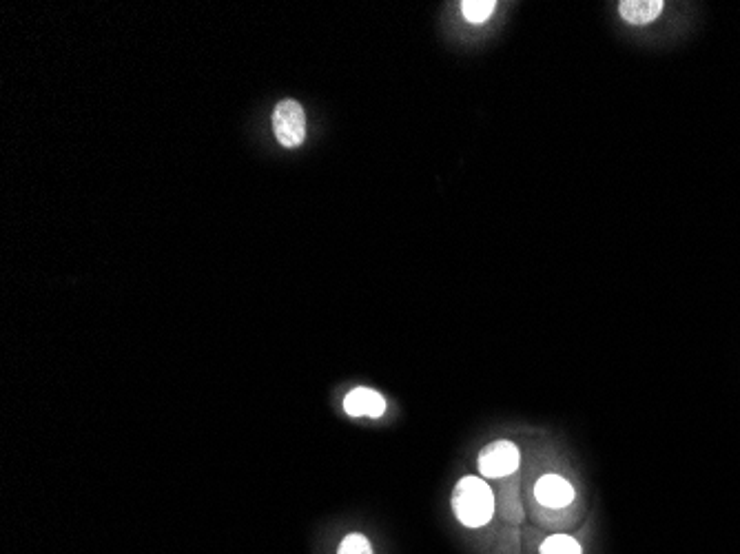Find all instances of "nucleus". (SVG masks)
I'll list each match as a JSON object with an SVG mask.
<instances>
[{
    "instance_id": "nucleus-1",
    "label": "nucleus",
    "mask_w": 740,
    "mask_h": 554,
    "mask_svg": "<svg viewBox=\"0 0 740 554\" xmlns=\"http://www.w3.org/2000/svg\"><path fill=\"white\" fill-rule=\"evenodd\" d=\"M452 510L468 528H481L495 515V495L486 481L464 477L452 492Z\"/></svg>"
},
{
    "instance_id": "nucleus-4",
    "label": "nucleus",
    "mask_w": 740,
    "mask_h": 554,
    "mask_svg": "<svg viewBox=\"0 0 740 554\" xmlns=\"http://www.w3.org/2000/svg\"><path fill=\"white\" fill-rule=\"evenodd\" d=\"M534 497L546 508H565L574 501V488L561 475H546L534 486Z\"/></svg>"
},
{
    "instance_id": "nucleus-5",
    "label": "nucleus",
    "mask_w": 740,
    "mask_h": 554,
    "mask_svg": "<svg viewBox=\"0 0 740 554\" xmlns=\"http://www.w3.org/2000/svg\"><path fill=\"white\" fill-rule=\"evenodd\" d=\"M344 410L351 417H382L386 413V399L373 388H355L344 399Z\"/></svg>"
},
{
    "instance_id": "nucleus-8",
    "label": "nucleus",
    "mask_w": 740,
    "mask_h": 554,
    "mask_svg": "<svg viewBox=\"0 0 740 554\" xmlns=\"http://www.w3.org/2000/svg\"><path fill=\"white\" fill-rule=\"evenodd\" d=\"M541 554H581V546L577 539L568 535H552L550 539L543 541Z\"/></svg>"
},
{
    "instance_id": "nucleus-6",
    "label": "nucleus",
    "mask_w": 740,
    "mask_h": 554,
    "mask_svg": "<svg viewBox=\"0 0 740 554\" xmlns=\"http://www.w3.org/2000/svg\"><path fill=\"white\" fill-rule=\"evenodd\" d=\"M663 9L665 3H661V0H623V3H619L621 18L634 27L654 23L663 14Z\"/></svg>"
},
{
    "instance_id": "nucleus-7",
    "label": "nucleus",
    "mask_w": 740,
    "mask_h": 554,
    "mask_svg": "<svg viewBox=\"0 0 740 554\" xmlns=\"http://www.w3.org/2000/svg\"><path fill=\"white\" fill-rule=\"evenodd\" d=\"M495 9H497L495 0H466V3H461V14H464V18L472 25L486 23V20L495 14Z\"/></svg>"
},
{
    "instance_id": "nucleus-9",
    "label": "nucleus",
    "mask_w": 740,
    "mask_h": 554,
    "mask_svg": "<svg viewBox=\"0 0 740 554\" xmlns=\"http://www.w3.org/2000/svg\"><path fill=\"white\" fill-rule=\"evenodd\" d=\"M337 554H373V548H370V541L364 535H348Z\"/></svg>"
},
{
    "instance_id": "nucleus-2",
    "label": "nucleus",
    "mask_w": 740,
    "mask_h": 554,
    "mask_svg": "<svg viewBox=\"0 0 740 554\" xmlns=\"http://www.w3.org/2000/svg\"><path fill=\"white\" fill-rule=\"evenodd\" d=\"M275 138L286 149L300 147L306 138V116L297 100H282L273 111Z\"/></svg>"
},
{
    "instance_id": "nucleus-3",
    "label": "nucleus",
    "mask_w": 740,
    "mask_h": 554,
    "mask_svg": "<svg viewBox=\"0 0 740 554\" xmlns=\"http://www.w3.org/2000/svg\"><path fill=\"white\" fill-rule=\"evenodd\" d=\"M519 448L512 441H492L490 446L481 450L479 455V470L483 477L488 479H501L515 473L519 468Z\"/></svg>"
}]
</instances>
